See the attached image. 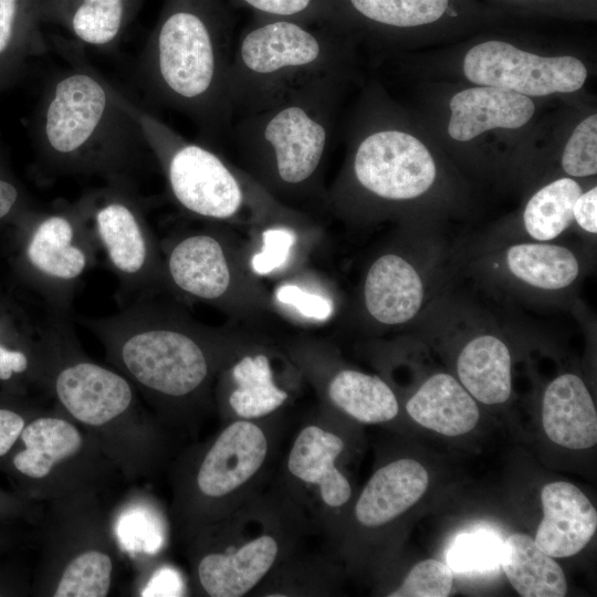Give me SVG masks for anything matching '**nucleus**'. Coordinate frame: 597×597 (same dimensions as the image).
<instances>
[{
	"mask_svg": "<svg viewBox=\"0 0 597 597\" xmlns=\"http://www.w3.org/2000/svg\"><path fill=\"white\" fill-rule=\"evenodd\" d=\"M69 66L45 83L33 122L32 139L48 176H135L150 149L126 95L111 84L73 41L60 39Z\"/></svg>",
	"mask_w": 597,
	"mask_h": 597,
	"instance_id": "nucleus-1",
	"label": "nucleus"
},
{
	"mask_svg": "<svg viewBox=\"0 0 597 597\" xmlns=\"http://www.w3.org/2000/svg\"><path fill=\"white\" fill-rule=\"evenodd\" d=\"M232 49L217 0H165L137 61L138 85L154 106L186 116L206 145H216L233 122Z\"/></svg>",
	"mask_w": 597,
	"mask_h": 597,
	"instance_id": "nucleus-2",
	"label": "nucleus"
},
{
	"mask_svg": "<svg viewBox=\"0 0 597 597\" xmlns=\"http://www.w3.org/2000/svg\"><path fill=\"white\" fill-rule=\"evenodd\" d=\"M339 75L308 80L233 119L228 138L270 187L301 190L316 177L333 137Z\"/></svg>",
	"mask_w": 597,
	"mask_h": 597,
	"instance_id": "nucleus-3",
	"label": "nucleus"
},
{
	"mask_svg": "<svg viewBox=\"0 0 597 597\" xmlns=\"http://www.w3.org/2000/svg\"><path fill=\"white\" fill-rule=\"evenodd\" d=\"M98 335L143 387L170 398L198 390L210 371L202 341L148 296L135 298L108 316L78 317Z\"/></svg>",
	"mask_w": 597,
	"mask_h": 597,
	"instance_id": "nucleus-4",
	"label": "nucleus"
},
{
	"mask_svg": "<svg viewBox=\"0 0 597 597\" xmlns=\"http://www.w3.org/2000/svg\"><path fill=\"white\" fill-rule=\"evenodd\" d=\"M343 49L327 33L275 18L247 30L232 49L228 98L233 119L308 80L341 74Z\"/></svg>",
	"mask_w": 597,
	"mask_h": 597,
	"instance_id": "nucleus-5",
	"label": "nucleus"
},
{
	"mask_svg": "<svg viewBox=\"0 0 597 597\" xmlns=\"http://www.w3.org/2000/svg\"><path fill=\"white\" fill-rule=\"evenodd\" d=\"M229 532L203 555L197 572L211 597H242L290 556L303 530L294 503L272 495L251 499L229 516Z\"/></svg>",
	"mask_w": 597,
	"mask_h": 597,
	"instance_id": "nucleus-6",
	"label": "nucleus"
},
{
	"mask_svg": "<svg viewBox=\"0 0 597 597\" xmlns=\"http://www.w3.org/2000/svg\"><path fill=\"white\" fill-rule=\"evenodd\" d=\"M169 191L186 211L206 219H229L241 208L244 192L230 166L209 145L191 142L151 111L126 96Z\"/></svg>",
	"mask_w": 597,
	"mask_h": 597,
	"instance_id": "nucleus-7",
	"label": "nucleus"
},
{
	"mask_svg": "<svg viewBox=\"0 0 597 597\" xmlns=\"http://www.w3.org/2000/svg\"><path fill=\"white\" fill-rule=\"evenodd\" d=\"M97 258L86 192L73 202L29 213L23 261L50 314L71 318L78 284Z\"/></svg>",
	"mask_w": 597,
	"mask_h": 597,
	"instance_id": "nucleus-8",
	"label": "nucleus"
},
{
	"mask_svg": "<svg viewBox=\"0 0 597 597\" xmlns=\"http://www.w3.org/2000/svg\"><path fill=\"white\" fill-rule=\"evenodd\" d=\"M86 196L88 227L98 254L119 283L122 305L148 296L164 270L135 180H106Z\"/></svg>",
	"mask_w": 597,
	"mask_h": 597,
	"instance_id": "nucleus-9",
	"label": "nucleus"
},
{
	"mask_svg": "<svg viewBox=\"0 0 597 597\" xmlns=\"http://www.w3.org/2000/svg\"><path fill=\"white\" fill-rule=\"evenodd\" d=\"M350 171L359 188L387 201L420 197L437 176L427 147L411 134L390 127L362 135L353 151Z\"/></svg>",
	"mask_w": 597,
	"mask_h": 597,
	"instance_id": "nucleus-10",
	"label": "nucleus"
},
{
	"mask_svg": "<svg viewBox=\"0 0 597 597\" xmlns=\"http://www.w3.org/2000/svg\"><path fill=\"white\" fill-rule=\"evenodd\" d=\"M463 72L475 84L525 96L575 92L587 77L586 66L577 57L540 56L498 40L470 49L463 60Z\"/></svg>",
	"mask_w": 597,
	"mask_h": 597,
	"instance_id": "nucleus-11",
	"label": "nucleus"
},
{
	"mask_svg": "<svg viewBox=\"0 0 597 597\" xmlns=\"http://www.w3.org/2000/svg\"><path fill=\"white\" fill-rule=\"evenodd\" d=\"M272 436L258 422L238 419L228 425L206 452L196 476L201 495L231 502L237 510L272 460Z\"/></svg>",
	"mask_w": 597,
	"mask_h": 597,
	"instance_id": "nucleus-12",
	"label": "nucleus"
},
{
	"mask_svg": "<svg viewBox=\"0 0 597 597\" xmlns=\"http://www.w3.org/2000/svg\"><path fill=\"white\" fill-rule=\"evenodd\" d=\"M54 389L75 419L92 426L121 416L133 400L130 385L123 376L88 360L65 364L56 371Z\"/></svg>",
	"mask_w": 597,
	"mask_h": 597,
	"instance_id": "nucleus-13",
	"label": "nucleus"
},
{
	"mask_svg": "<svg viewBox=\"0 0 597 597\" xmlns=\"http://www.w3.org/2000/svg\"><path fill=\"white\" fill-rule=\"evenodd\" d=\"M143 0H38L42 23L65 30L77 45L109 52L118 46Z\"/></svg>",
	"mask_w": 597,
	"mask_h": 597,
	"instance_id": "nucleus-14",
	"label": "nucleus"
},
{
	"mask_svg": "<svg viewBox=\"0 0 597 597\" xmlns=\"http://www.w3.org/2000/svg\"><path fill=\"white\" fill-rule=\"evenodd\" d=\"M543 520L536 545L552 557H569L580 552L597 527V512L587 496L574 484L557 481L541 492Z\"/></svg>",
	"mask_w": 597,
	"mask_h": 597,
	"instance_id": "nucleus-15",
	"label": "nucleus"
},
{
	"mask_svg": "<svg viewBox=\"0 0 597 597\" xmlns=\"http://www.w3.org/2000/svg\"><path fill=\"white\" fill-rule=\"evenodd\" d=\"M345 449L344 440L320 425L303 427L294 438L286 459L289 473L307 486L317 488L324 506H344L352 496L347 478L336 462Z\"/></svg>",
	"mask_w": 597,
	"mask_h": 597,
	"instance_id": "nucleus-16",
	"label": "nucleus"
},
{
	"mask_svg": "<svg viewBox=\"0 0 597 597\" xmlns=\"http://www.w3.org/2000/svg\"><path fill=\"white\" fill-rule=\"evenodd\" d=\"M448 133L451 138L468 142L493 128H520L534 115L528 96L495 86L463 90L450 101Z\"/></svg>",
	"mask_w": 597,
	"mask_h": 597,
	"instance_id": "nucleus-17",
	"label": "nucleus"
},
{
	"mask_svg": "<svg viewBox=\"0 0 597 597\" xmlns=\"http://www.w3.org/2000/svg\"><path fill=\"white\" fill-rule=\"evenodd\" d=\"M429 483L425 467L413 459H398L379 468L362 490L354 507L366 528L388 524L415 505Z\"/></svg>",
	"mask_w": 597,
	"mask_h": 597,
	"instance_id": "nucleus-18",
	"label": "nucleus"
},
{
	"mask_svg": "<svg viewBox=\"0 0 597 597\" xmlns=\"http://www.w3.org/2000/svg\"><path fill=\"white\" fill-rule=\"evenodd\" d=\"M364 301L368 313L377 322L385 325L405 324L422 307L423 280L405 258L394 253L384 254L367 272Z\"/></svg>",
	"mask_w": 597,
	"mask_h": 597,
	"instance_id": "nucleus-19",
	"label": "nucleus"
},
{
	"mask_svg": "<svg viewBox=\"0 0 597 597\" xmlns=\"http://www.w3.org/2000/svg\"><path fill=\"white\" fill-rule=\"evenodd\" d=\"M542 423L555 443L573 450L591 448L597 442V412L584 380L563 374L546 387L542 401Z\"/></svg>",
	"mask_w": 597,
	"mask_h": 597,
	"instance_id": "nucleus-20",
	"label": "nucleus"
},
{
	"mask_svg": "<svg viewBox=\"0 0 597 597\" xmlns=\"http://www.w3.org/2000/svg\"><path fill=\"white\" fill-rule=\"evenodd\" d=\"M165 270L179 291L200 300H218L230 285L226 253L210 233L190 234L174 243Z\"/></svg>",
	"mask_w": 597,
	"mask_h": 597,
	"instance_id": "nucleus-21",
	"label": "nucleus"
},
{
	"mask_svg": "<svg viewBox=\"0 0 597 597\" xmlns=\"http://www.w3.org/2000/svg\"><path fill=\"white\" fill-rule=\"evenodd\" d=\"M408 415L420 426L448 437L470 432L480 411L475 399L453 376H430L406 404Z\"/></svg>",
	"mask_w": 597,
	"mask_h": 597,
	"instance_id": "nucleus-22",
	"label": "nucleus"
},
{
	"mask_svg": "<svg viewBox=\"0 0 597 597\" xmlns=\"http://www.w3.org/2000/svg\"><path fill=\"white\" fill-rule=\"evenodd\" d=\"M42 24L38 0H0V85L6 90L22 78L30 60L48 53Z\"/></svg>",
	"mask_w": 597,
	"mask_h": 597,
	"instance_id": "nucleus-23",
	"label": "nucleus"
},
{
	"mask_svg": "<svg viewBox=\"0 0 597 597\" xmlns=\"http://www.w3.org/2000/svg\"><path fill=\"white\" fill-rule=\"evenodd\" d=\"M457 373L468 392L484 405H500L511 396L512 356L496 335L472 337L460 350Z\"/></svg>",
	"mask_w": 597,
	"mask_h": 597,
	"instance_id": "nucleus-24",
	"label": "nucleus"
},
{
	"mask_svg": "<svg viewBox=\"0 0 597 597\" xmlns=\"http://www.w3.org/2000/svg\"><path fill=\"white\" fill-rule=\"evenodd\" d=\"M502 259L503 266L514 280L541 291L565 290L580 274L577 255L567 247L551 242L512 244Z\"/></svg>",
	"mask_w": 597,
	"mask_h": 597,
	"instance_id": "nucleus-25",
	"label": "nucleus"
},
{
	"mask_svg": "<svg viewBox=\"0 0 597 597\" xmlns=\"http://www.w3.org/2000/svg\"><path fill=\"white\" fill-rule=\"evenodd\" d=\"M501 565L513 588L523 597L567 594L561 566L526 534L513 533L503 542Z\"/></svg>",
	"mask_w": 597,
	"mask_h": 597,
	"instance_id": "nucleus-26",
	"label": "nucleus"
},
{
	"mask_svg": "<svg viewBox=\"0 0 597 597\" xmlns=\"http://www.w3.org/2000/svg\"><path fill=\"white\" fill-rule=\"evenodd\" d=\"M327 395L336 408L362 423L388 422L399 411L395 392L381 378L354 369L338 371Z\"/></svg>",
	"mask_w": 597,
	"mask_h": 597,
	"instance_id": "nucleus-27",
	"label": "nucleus"
},
{
	"mask_svg": "<svg viewBox=\"0 0 597 597\" xmlns=\"http://www.w3.org/2000/svg\"><path fill=\"white\" fill-rule=\"evenodd\" d=\"M25 449L15 454L13 464L31 478H44L53 465L73 455L82 444L78 431L59 418H39L21 432Z\"/></svg>",
	"mask_w": 597,
	"mask_h": 597,
	"instance_id": "nucleus-28",
	"label": "nucleus"
},
{
	"mask_svg": "<svg viewBox=\"0 0 597 597\" xmlns=\"http://www.w3.org/2000/svg\"><path fill=\"white\" fill-rule=\"evenodd\" d=\"M232 378L235 388L228 401L239 419L254 420L269 416L289 397L275 385L270 360L263 354L241 358L232 368Z\"/></svg>",
	"mask_w": 597,
	"mask_h": 597,
	"instance_id": "nucleus-29",
	"label": "nucleus"
},
{
	"mask_svg": "<svg viewBox=\"0 0 597 597\" xmlns=\"http://www.w3.org/2000/svg\"><path fill=\"white\" fill-rule=\"evenodd\" d=\"M582 187L572 178L556 179L537 190L527 201L523 216L526 234L538 242H549L573 222V208Z\"/></svg>",
	"mask_w": 597,
	"mask_h": 597,
	"instance_id": "nucleus-30",
	"label": "nucleus"
},
{
	"mask_svg": "<svg viewBox=\"0 0 597 597\" xmlns=\"http://www.w3.org/2000/svg\"><path fill=\"white\" fill-rule=\"evenodd\" d=\"M360 18L396 29L416 28L440 20L450 0H346Z\"/></svg>",
	"mask_w": 597,
	"mask_h": 597,
	"instance_id": "nucleus-31",
	"label": "nucleus"
},
{
	"mask_svg": "<svg viewBox=\"0 0 597 597\" xmlns=\"http://www.w3.org/2000/svg\"><path fill=\"white\" fill-rule=\"evenodd\" d=\"M112 561L108 555L85 552L64 569L55 597H104L111 586Z\"/></svg>",
	"mask_w": 597,
	"mask_h": 597,
	"instance_id": "nucleus-32",
	"label": "nucleus"
},
{
	"mask_svg": "<svg viewBox=\"0 0 597 597\" xmlns=\"http://www.w3.org/2000/svg\"><path fill=\"white\" fill-rule=\"evenodd\" d=\"M503 542L492 532L479 531L457 537L447 556L457 572H485L501 564Z\"/></svg>",
	"mask_w": 597,
	"mask_h": 597,
	"instance_id": "nucleus-33",
	"label": "nucleus"
},
{
	"mask_svg": "<svg viewBox=\"0 0 597 597\" xmlns=\"http://www.w3.org/2000/svg\"><path fill=\"white\" fill-rule=\"evenodd\" d=\"M453 574L451 568L437 561L417 563L401 585L388 594L389 597H446L451 593Z\"/></svg>",
	"mask_w": 597,
	"mask_h": 597,
	"instance_id": "nucleus-34",
	"label": "nucleus"
},
{
	"mask_svg": "<svg viewBox=\"0 0 597 597\" xmlns=\"http://www.w3.org/2000/svg\"><path fill=\"white\" fill-rule=\"evenodd\" d=\"M562 167L572 177L597 172V115L583 119L574 129L562 156Z\"/></svg>",
	"mask_w": 597,
	"mask_h": 597,
	"instance_id": "nucleus-35",
	"label": "nucleus"
},
{
	"mask_svg": "<svg viewBox=\"0 0 597 597\" xmlns=\"http://www.w3.org/2000/svg\"><path fill=\"white\" fill-rule=\"evenodd\" d=\"M294 233L286 228H270L263 232L262 251L252 259L258 274H268L285 264L293 247Z\"/></svg>",
	"mask_w": 597,
	"mask_h": 597,
	"instance_id": "nucleus-36",
	"label": "nucleus"
},
{
	"mask_svg": "<svg viewBox=\"0 0 597 597\" xmlns=\"http://www.w3.org/2000/svg\"><path fill=\"white\" fill-rule=\"evenodd\" d=\"M275 296L279 302L293 306L300 314L308 318L323 321L328 318L333 312L329 300L318 294L305 292L293 284L279 287Z\"/></svg>",
	"mask_w": 597,
	"mask_h": 597,
	"instance_id": "nucleus-37",
	"label": "nucleus"
},
{
	"mask_svg": "<svg viewBox=\"0 0 597 597\" xmlns=\"http://www.w3.org/2000/svg\"><path fill=\"white\" fill-rule=\"evenodd\" d=\"M253 10L273 18L298 19L317 13L320 0H241Z\"/></svg>",
	"mask_w": 597,
	"mask_h": 597,
	"instance_id": "nucleus-38",
	"label": "nucleus"
},
{
	"mask_svg": "<svg viewBox=\"0 0 597 597\" xmlns=\"http://www.w3.org/2000/svg\"><path fill=\"white\" fill-rule=\"evenodd\" d=\"M573 221L586 233H597V188L582 192L573 208Z\"/></svg>",
	"mask_w": 597,
	"mask_h": 597,
	"instance_id": "nucleus-39",
	"label": "nucleus"
},
{
	"mask_svg": "<svg viewBox=\"0 0 597 597\" xmlns=\"http://www.w3.org/2000/svg\"><path fill=\"white\" fill-rule=\"evenodd\" d=\"M23 202L22 190L0 166V220L19 211Z\"/></svg>",
	"mask_w": 597,
	"mask_h": 597,
	"instance_id": "nucleus-40",
	"label": "nucleus"
},
{
	"mask_svg": "<svg viewBox=\"0 0 597 597\" xmlns=\"http://www.w3.org/2000/svg\"><path fill=\"white\" fill-rule=\"evenodd\" d=\"M0 324V334H1ZM30 366V359L22 349L9 348L0 341V379L9 380L14 374H23Z\"/></svg>",
	"mask_w": 597,
	"mask_h": 597,
	"instance_id": "nucleus-41",
	"label": "nucleus"
},
{
	"mask_svg": "<svg viewBox=\"0 0 597 597\" xmlns=\"http://www.w3.org/2000/svg\"><path fill=\"white\" fill-rule=\"evenodd\" d=\"M24 428L23 418L8 409H0V457L17 441Z\"/></svg>",
	"mask_w": 597,
	"mask_h": 597,
	"instance_id": "nucleus-42",
	"label": "nucleus"
},
{
	"mask_svg": "<svg viewBox=\"0 0 597 597\" xmlns=\"http://www.w3.org/2000/svg\"><path fill=\"white\" fill-rule=\"evenodd\" d=\"M181 591L180 578L171 569L163 568L153 576L142 596H177Z\"/></svg>",
	"mask_w": 597,
	"mask_h": 597,
	"instance_id": "nucleus-43",
	"label": "nucleus"
},
{
	"mask_svg": "<svg viewBox=\"0 0 597 597\" xmlns=\"http://www.w3.org/2000/svg\"><path fill=\"white\" fill-rule=\"evenodd\" d=\"M6 91V88L3 86L0 85V93Z\"/></svg>",
	"mask_w": 597,
	"mask_h": 597,
	"instance_id": "nucleus-44",
	"label": "nucleus"
}]
</instances>
